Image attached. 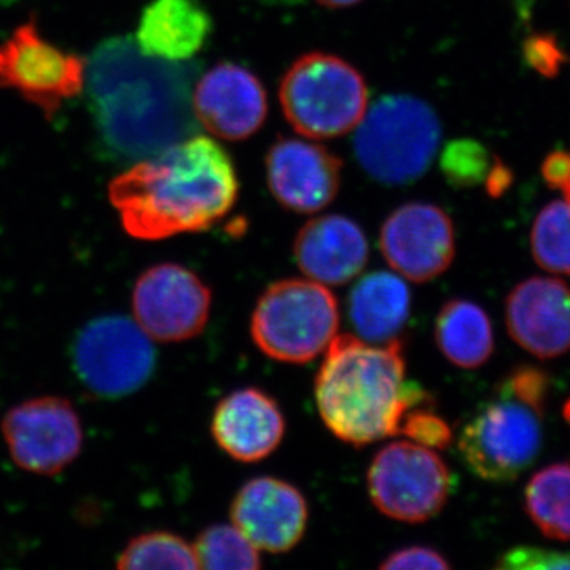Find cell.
<instances>
[{
    "instance_id": "cell-1",
    "label": "cell",
    "mask_w": 570,
    "mask_h": 570,
    "mask_svg": "<svg viewBox=\"0 0 570 570\" xmlns=\"http://www.w3.org/2000/svg\"><path fill=\"white\" fill-rule=\"evenodd\" d=\"M190 70L145 55L132 39L92 52L88 96L105 148L122 160L148 159L194 130Z\"/></svg>"
},
{
    "instance_id": "cell-2",
    "label": "cell",
    "mask_w": 570,
    "mask_h": 570,
    "mask_svg": "<svg viewBox=\"0 0 570 570\" xmlns=\"http://www.w3.org/2000/svg\"><path fill=\"white\" fill-rule=\"evenodd\" d=\"M239 181L234 160L219 142L184 138L110 184V202L124 230L159 242L212 228L234 209Z\"/></svg>"
},
{
    "instance_id": "cell-3",
    "label": "cell",
    "mask_w": 570,
    "mask_h": 570,
    "mask_svg": "<svg viewBox=\"0 0 570 570\" xmlns=\"http://www.w3.org/2000/svg\"><path fill=\"white\" fill-rule=\"evenodd\" d=\"M407 363L400 337L367 343L358 336L336 335L316 376V403L325 426L340 441L365 448L396 436L409 409L433 400L406 381Z\"/></svg>"
},
{
    "instance_id": "cell-4",
    "label": "cell",
    "mask_w": 570,
    "mask_h": 570,
    "mask_svg": "<svg viewBox=\"0 0 570 570\" xmlns=\"http://www.w3.org/2000/svg\"><path fill=\"white\" fill-rule=\"evenodd\" d=\"M441 135V121L430 105L392 94L379 99L356 126L354 153L367 176L387 186H403L426 174Z\"/></svg>"
},
{
    "instance_id": "cell-5",
    "label": "cell",
    "mask_w": 570,
    "mask_h": 570,
    "mask_svg": "<svg viewBox=\"0 0 570 570\" xmlns=\"http://www.w3.org/2000/svg\"><path fill=\"white\" fill-rule=\"evenodd\" d=\"M279 100L296 132L328 140L356 129L367 110L370 91L363 75L346 59L313 51L285 70Z\"/></svg>"
},
{
    "instance_id": "cell-6",
    "label": "cell",
    "mask_w": 570,
    "mask_h": 570,
    "mask_svg": "<svg viewBox=\"0 0 570 570\" xmlns=\"http://www.w3.org/2000/svg\"><path fill=\"white\" fill-rule=\"evenodd\" d=\"M340 328V303L328 285L313 279L276 281L261 295L250 336L262 354L303 365L326 351Z\"/></svg>"
},
{
    "instance_id": "cell-7",
    "label": "cell",
    "mask_w": 570,
    "mask_h": 570,
    "mask_svg": "<svg viewBox=\"0 0 570 570\" xmlns=\"http://www.w3.org/2000/svg\"><path fill=\"white\" fill-rule=\"evenodd\" d=\"M546 403L513 392L505 382L498 397L474 415L459 438L461 459L487 482H510L538 459Z\"/></svg>"
},
{
    "instance_id": "cell-8",
    "label": "cell",
    "mask_w": 570,
    "mask_h": 570,
    "mask_svg": "<svg viewBox=\"0 0 570 570\" xmlns=\"http://www.w3.org/2000/svg\"><path fill=\"white\" fill-rule=\"evenodd\" d=\"M452 474L438 450L396 441L376 453L367 469V491L379 512L420 524L442 512L452 494Z\"/></svg>"
},
{
    "instance_id": "cell-9",
    "label": "cell",
    "mask_w": 570,
    "mask_h": 570,
    "mask_svg": "<svg viewBox=\"0 0 570 570\" xmlns=\"http://www.w3.org/2000/svg\"><path fill=\"white\" fill-rule=\"evenodd\" d=\"M156 358L151 337L124 316L94 318L78 332L71 347L78 381L104 400H119L145 387Z\"/></svg>"
},
{
    "instance_id": "cell-10",
    "label": "cell",
    "mask_w": 570,
    "mask_h": 570,
    "mask_svg": "<svg viewBox=\"0 0 570 570\" xmlns=\"http://www.w3.org/2000/svg\"><path fill=\"white\" fill-rule=\"evenodd\" d=\"M212 305V288L183 265L151 266L135 283V322L159 343H184L200 335L208 324Z\"/></svg>"
},
{
    "instance_id": "cell-11",
    "label": "cell",
    "mask_w": 570,
    "mask_h": 570,
    "mask_svg": "<svg viewBox=\"0 0 570 570\" xmlns=\"http://www.w3.org/2000/svg\"><path fill=\"white\" fill-rule=\"evenodd\" d=\"M11 459L24 471L56 475L78 459L82 449L80 415L70 401L41 396L11 407L2 420Z\"/></svg>"
},
{
    "instance_id": "cell-12",
    "label": "cell",
    "mask_w": 570,
    "mask_h": 570,
    "mask_svg": "<svg viewBox=\"0 0 570 570\" xmlns=\"http://www.w3.org/2000/svg\"><path fill=\"white\" fill-rule=\"evenodd\" d=\"M82 85L81 59L45 40L32 21L20 26L0 45V86L17 89L48 118L61 108L63 100L80 94Z\"/></svg>"
},
{
    "instance_id": "cell-13",
    "label": "cell",
    "mask_w": 570,
    "mask_h": 570,
    "mask_svg": "<svg viewBox=\"0 0 570 570\" xmlns=\"http://www.w3.org/2000/svg\"><path fill=\"white\" fill-rule=\"evenodd\" d=\"M379 247L397 275L412 283H431L455 258V227L441 206L411 202L384 220Z\"/></svg>"
},
{
    "instance_id": "cell-14",
    "label": "cell",
    "mask_w": 570,
    "mask_h": 570,
    "mask_svg": "<svg viewBox=\"0 0 570 570\" xmlns=\"http://www.w3.org/2000/svg\"><path fill=\"white\" fill-rule=\"evenodd\" d=\"M265 167L269 193L288 212H322L340 193L343 163L317 142L277 138L266 153Z\"/></svg>"
},
{
    "instance_id": "cell-15",
    "label": "cell",
    "mask_w": 570,
    "mask_h": 570,
    "mask_svg": "<svg viewBox=\"0 0 570 570\" xmlns=\"http://www.w3.org/2000/svg\"><path fill=\"white\" fill-rule=\"evenodd\" d=\"M230 519L255 549L285 553L302 542L309 505L302 490L292 483L264 475L239 489L232 501Z\"/></svg>"
},
{
    "instance_id": "cell-16",
    "label": "cell",
    "mask_w": 570,
    "mask_h": 570,
    "mask_svg": "<svg viewBox=\"0 0 570 570\" xmlns=\"http://www.w3.org/2000/svg\"><path fill=\"white\" fill-rule=\"evenodd\" d=\"M193 105L202 126L227 141L247 140L268 118L264 82L234 62L217 63L206 71L195 88Z\"/></svg>"
},
{
    "instance_id": "cell-17",
    "label": "cell",
    "mask_w": 570,
    "mask_h": 570,
    "mask_svg": "<svg viewBox=\"0 0 570 570\" xmlns=\"http://www.w3.org/2000/svg\"><path fill=\"white\" fill-rule=\"evenodd\" d=\"M505 325L519 346L538 358L570 352V287L554 277H530L510 292Z\"/></svg>"
},
{
    "instance_id": "cell-18",
    "label": "cell",
    "mask_w": 570,
    "mask_h": 570,
    "mask_svg": "<svg viewBox=\"0 0 570 570\" xmlns=\"http://www.w3.org/2000/svg\"><path fill=\"white\" fill-rule=\"evenodd\" d=\"M212 434L228 456L242 463L268 459L285 434V419L272 395L257 387L235 390L214 409Z\"/></svg>"
},
{
    "instance_id": "cell-19",
    "label": "cell",
    "mask_w": 570,
    "mask_h": 570,
    "mask_svg": "<svg viewBox=\"0 0 570 570\" xmlns=\"http://www.w3.org/2000/svg\"><path fill=\"white\" fill-rule=\"evenodd\" d=\"M294 257L307 279L324 285L351 283L365 269L370 243L363 228L343 214H325L303 225Z\"/></svg>"
},
{
    "instance_id": "cell-20",
    "label": "cell",
    "mask_w": 570,
    "mask_h": 570,
    "mask_svg": "<svg viewBox=\"0 0 570 570\" xmlns=\"http://www.w3.org/2000/svg\"><path fill=\"white\" fill-rule=\"evenodd\" d=\"M213 20L198 0H154L142 11L138 47L165 61H184L202 51Z\"/></svg>"
},
{
    "instance_id": "cell-21",
    "label": "cell",
    "mask_w": 570,
    "mask_h": 570,
    "mask_svg": "<svg viewBox=\"0 0 570 570\" xmlns=\"http://www.w3.org/2000/svg\"><path fill=\"white\" fill-rule=\"evenodd\" d=\"M411 291L397 273L363 276L348 296V317L362 340L384 344L397 340L411 316Z\"/></svg>"
},
{
    "instance_id": "cell-22",
    "label": "cell",
    "mask_w": 570,
    "mask_h": 570,
    "mask_svg": "<svg viewBox=\"0 0 570 570\" xmlns=\"http://www.w3.org/2000/svg\"><path fill=\"white\" fill-rule=\"evenodd\" d=\"M434 340L441 354L461 370L485 365L493 355L489 314L469 299L453 298L442 305L434 324Z\"/></svg>"
},
{
    "instance_id": "cell-23",
    "label": "cell",
    "mask_w": 570,
    "mask_h": 570,
    "mask_svg": "<svg viewBox=\"0 0 570 570\" xmlns=\"http://www.w3.org/2000/svg\"><path fill=\"white\" fill-rule=\"evenodd\" d=\"M527 510L547 538L570 540V463L534 474L527 487Z\"/></svg>"
},
{
    "instance_id": "cell-24",
    "label": "cell",
    "mask_w": 570,
    "mask_h": 570,
    "mask_svg": "<svg viewBox=\"0 0 570 570\" xmlns=\"http://www.w3.org/2000/svg\"><path fill=\"white\" fill-rule=\"evenodd\" d=\"M118 569H200L190 546L181 535L168 531L146 532L127 543L119 554Z\"/></svg>"
},
{
    "instance_id": "cell-25",
    "label": "cell",
    "mask_w": 570,
    "mask_h": 570,
    "mask_svg": "<svg viewBox=\"0 0 570 570\" xmlns=\"http://www.w3.org/2000/svg\"><path fill=\"white\" fill-rule=\"evenodd\" d=\"M535 264L554 275H570V200L553 202L539 213L531 230Z\"/></svg>"
},
{
    "instance_id": "cell-26",
    "label": "cell",
    "mask_w": 570,
    "mask_h": 570,
    "mask_svg": "<svg viewBox=\"0 0 570 570\" xmlns=\"http://www.w3.org/2000/svg\"><path fill=\"white\" fill-rule=\"evenodd\" d=\"M200 569L257 570L262 568L261 553L253 542L232 524H212L198 534L194 543Z\"/></svg>"
},
{
    "instance_id": "cell-27",
    "label": "cell",
    "mask_w": 570,
    "mask_h": 570,
    "mask_svg": "<svg viewBox=\"0 0 570 570\" xmlns=\"http://www.w3.org/2000/svg\"><path fill=\"white\" fill-rule=\"evenodd\" d=\"M493 165H490L487 149L474 140L449 142L442 153V174L455 187L478 186L487 181Z\"/></svg>"
},
{
    "instance_id": "cell-28",
    "label": "cell",
    "mask_w": 570,
    "mask_h": 570,
    "mask_svg": "<svg viewBox=\"0 0 570 570\" xmlns=\"http://www.w3.org/2000/svg\"><path fill=\"white\" fill-rule=\"evenodd\" d=\"M401 434L407 441L433 450L450 448L453 441L452 426L448 420L438 414L434 401H425L417 406L409 409L401 419L396 436Z\"/></svg>"
},
{
    "instance_id": "cell-29",
    "label": "cell",
    "mask_w": 570,
    "mask_h": 570,
    "mask_svg": "<svg viewBox=\"0 0 570 570\" xmlns=\"http://www.w3.org/2000/svg\"><path fill=\"white\" fill-rule=\"evenodd\" d=\"M498 569L535 570V569H570V553L535 547H515L499 558Z\"/></svg>"
},
{
    "instance_id": "cell-30",
    "label": "cell",
    "mask_w": 570,
    "mask_h": 570,
    "mask_svg": "<svg viewBox=\"0 0 570 570\" xmlns=\"http://www.w3.org/2000/svg\"><path fill=\"white\" fill-rule=\"evenodd\" d=\"M523 56L532 69L549 78L558 77L562 66L568 62L558 40L547 33H535L524 41Z\"/></svg>"
},
{
    "instance_id": "cell-31",
    "label": "cell",
    "mask_w": 570,
    "mask_h": 570,
    "mask_svg": "<svg viewBox=\"0 0 570 570\" xmlns=\"http://www.w3.org/2000/svg\"><path fill=\"white\" fill-rule=\"evenodd\" d=\"M382 570H409V569H450V562L441 551L431 547L414 546L404 547L393 551L384 561L379 564Z\"/></svg>"
},
{
    "instance_id": "cell-32",
    "label": "cell",
    "mask_w": 570,
    "mask_h": 570,
    "mask_svg": "<svg viewBox=\"0 0 570 570\" xmlns=\"http://www.w3.org/2000/svg\"><path fill=\"white\" fill-rule=\"evenodd\" d=\"M314 2L326 7V9H347V7H354L363 0H314Z\"/></svg>"
},
{
    "instance_id": "cell-33",
    "label": "cell",
    "mask_w": 570,
    "mask_h": 570,
    "mask_svg": "<svg viewBox=\"0 0 570 570\" xmlns=\"http://www.w3.org/2000/svg\"><path fill=\"white\" fill-rule=\"evenodd\" d=\"M562 197L570 200V153H568V165H566V181L561 189Z\"/></svg>"
},
{
    "instance_id": "cell-34",
    "label": "cell",
    "mask_w": 570,
    "mask_h": 570,
    "mask_svg": "<svg viewBox=\"0 0 570 570\" xmlns=\"http://www.w3.org/2000/svg\"><path fill=\"white\" fill-rule=\"evenodd\" d=\"M564 417L570 423V400L568 401V403H566L564 406Z\"/></svg>"
}]
</instances>
